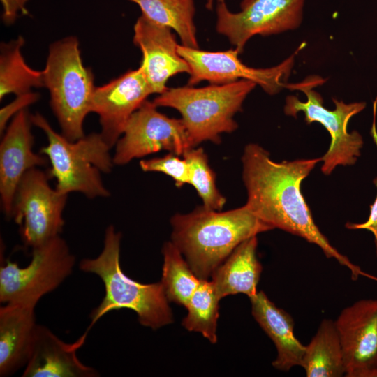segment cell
Listing matches in <instances>:
<instances>
[{"label": "cell", "instance_id": "cell-22", "mask_svg": "<svg viewBox=\"0 0 377 377\" xmlns=\"http://www.w3.org/2000/svg\"><path fill=\"white\" fill-rule=\"evenodd\" d=\"M24 39L19 36L0 48V100L8 94L16 96L31 91L32 88L44 87L43 71L31 68L26 62L22 49Z\"/></svg>", "mask_w": 377, "mask_h": 377}, {"label": "cell", "instance_id": "cell-19", "mask_svg": "<svg viewBox=\"0 0 377 377\" xmlns=\"http://www.w3.org/2000/svg\"><path fill=\"white\" fill-rule=\"evenodd\" d=\"M249 300L254 319L276 348L277 355L272 366L282 371L301 366L305 346L294 334L295 323L291 316L276 306L263 291H258Z\"/></svg>", "mask_w": 377, "mask_h": 377}, {"label": "cell", "instance_id": "cell-29", "mask_svg": "<svg viewBox=\"0 0 377 377\" xmlns=\"http://www.w3.org/2000/svg\"><path fill=\"white\" fill-rule=\"evenodd\" d=\"M374 184L377 188V177L374 179ZM345 226L351 230H367L371 232L374 237L376 253L377 256V195L375 201L370 205V214L368 219L360 223L348 222Z\"/></svg>", "mask_w": 377, "mask_h": 377}, {"label": "cell", "instance_id": "cell-7", "mask_svg": "<svg viewBox=\"0 0 377 377\" xmlns=\"http://www.w3.org/2000/svg\"><path fill=\"white\" fill-rule=\"evenodd\" d=\"M324 82L320 76L310 75L301 82L287 83L286 88L302 91L307 100L303 102L295 96H288L283 111L286 115L295 117L298 112H302L307 124L318 122L328 131L331 142L327 152L321 157V171L329 175L338 165H354L360 156L364 144L362 137L356 131L349 133L347 128L349 120L362 112L366 103H345L343 101L332 98L335 108L327 109L323 105L321 95L314 90L315 87L322 85Z\"/></svg>", "mask_w": 377, "mask_h": 377}, {"label": "cell", "instance_id": "cell-16", "mask_svg": "<svg viewBox=\"0 0 377 377\" xmlns=\"http://www.w3.org/2000/svg\"><path fill=\"white\" fill-rule=\"evenodd\" d=\"M133 43L142 52L140 68L153 94L165 91L168 80L175 75L190 74V66L179 54V44L170 28L141 15L134 25Z\"/></svg>", "mask_w": 377, "mask_h": 377}, {"label": "cell", "instance_id": "cell-1", "mask_svg": "<svg viewBox=\"0 0 377 377\" xmlns=\"http://www.w3.org/2000/svg\"><path fill=\"white\" fill-rule=\"evenodd\" d=\"M321 157L276 162L260 145L249 143L242 156L246 205L261 221L319 246L325 256L348 268L353 280L365 276L377 280L353 264L329 242L316 226L301 191L302 181Z\"/></svg>", "mask_w": 377, "mask_h": 377}, {"label": "cell", "instance_id": "cell-17", "mask_svg": "<svg viewBox=\"0 0 377 377\" xmlns=\"http://www.w3.org/2000/svg\"><path fill=\"white\" fill-rule=\"evenodd\" d=\"M87 331L67 343L49 328L38 325L29 359L22 377H97L98 372L84 364L76 352L85 341Z\"/></svg>", "mask_w": 377, "mask_h": 377}, {"label": "cell", "instance_id": "cell-24", "mask_svg": "<svg viewBox=\"0 0 377 377\" xmlns=\"http://www.w3.org/2000/svg\"><path fill=\"white\" fill-rule=\"evenodd\" d=\"M163 263L161 283L169 302L184 307L198 287L200 280L178 248L171 242L162 247Z\"/></svg>", "mask_w": 377, "mask_h": 377}, {"label": "cell", "instance_id": "cell-2", "mask_svg": "<svg viewBox=\"0 0 377 377\" xmlns=\"http://www.w3.org/2000/svg\"><path fill=\"white\" fill-rule=\"evenodd\" d=\"M171 242L200 279L207 280L246 239L273 228L244 205L226 212L198 206L170 219Z\"/></svg>", "mask_w": 377, "mask_h": 377}, {"label": "cell", "instance_id": "cell-9", "mask_svg": "<svg viewBox=\"0 0 377 377\" xmlns=\"http://www.w3.org/2000/svg\"><path fill=\"white\" fill-rule=\"evenodd\" d=\"M50 178L38 168L28 170L17 187L10 219L19 225L24 244L35 248L60 235L68 195L52 188Z\"/></svg>", "mask_w": 377, "mask_h": 377}, {"label": "cell", "instance_id": "cell-12", "mask_svg": "<svg viewBox=\"0 0 377 377\" xmlns=\"http://www.w3.org/2000/svg\"><path fill=\"white\" fill-rule=\"evenodd\" d=\"M177 51L190 66L189 86L202 81L224 84L244 80L255 82L267 94L274 95L286 88L294 64L293 54L274 67L255 68L242 62L235 48L212 52L178 45Z\"/></svg>", "mask_w": 377, "mask_h": 377}, {"label": "cell", "instance_id": "cell-21", "mask_svg": "<svg viewBox=\"0 0 377 377\" xmlns=\"http://www.w3.org/2000/svg\"><path fill=\"white\" fill-rule=\"evenodd\" d=\"M308 377H341L345 375L341 345L335 325L323 319L307 346L301 366Z\"/></svg>", "mask_w": 377, "mask_h": 377}, {"label": "cell", "instance_id": "cell-11", "mask_svg": "<svg viewBox=\"0 0 377 377\" xmlns=\"http://www.w3.org/2000/svg\"><path fill=\"white\" fill-rule=\"evenodd\" d=\"M305 0H242L240 11L231 12L225 1L216 6V29L242 53L256 35L277 34L302 23Z\"/></svg>", "mask_w": 377, "mask_h": 377}, {"label": "cell", "instance_id": "cell-20", "mask_svg": "<svg viewBox=\"0 0 377 377\" xmlns=\"http://www.w3.org/2000/svg\"><path fill=\"white\" fill-rule=\"evenodd\" d=\"M257 236L246 239L213 273L210 281L221 300L239 293L250 298L258 293L263 267L257 258Z\"/></svg>", "mask_w": 377, "mask_h": 377}, {"label": "cell", "instance_id": "cell-6", "mask_svg": "<svg viewBox=\"0 0 377 377\" xmlns=\"http://www.w3.org/2000/svg\"><path fill=\"white\" fill-rule=\"evenodd\" d=\"M43 76L61 134L71 141L84 137L83 124L91 112L96 86L91 70L83 64L76 37L67 36L50 45Z\"/></svg>", "mask_w": 377, "mask_h": 377}, {"label": "cell", "instance_id": "cell-5", "mask_svg": "<svg viewBox=\"0 0 377 377\" xmlns=\"http://www.w3.org/2000/svg\"><path fill=\"white\" fill-rule=\"evenodd\" d=\"M256 85L241 80L199 88L189 85L168 88L153 103L157 107L174 108L181 114L194 147L205 141L219 144L221 134L238 128L234 117L242 110L244 100Z\"/></svg>", "mask_w": 377, "mask_h": 377}, {"label": "cell", "instance_id": "cell-28", "mask_svg": "<svg viewBox=\"0 0 377 377\" xmlns=\"http://www.w3.org/2000/svg\"><path fill=\"white\" fill-rule=\"evenodd\" d=\"M40 98V94L33 91L17 96L12 102L3 107L0 110V132L5 131L8 121L19 112L25 110Z\"/></svg>", "mask_w": 377, "mask_h": 377}, {"label": "cell", "instance_id": "cell-14", "mask_svg": "<svg viewBox=\"0 0 377 377\" xmlns=\"http://www.w3.org/2000/svg\"><path fill=\"white\" fill-rule=\"evenodd\" d=\"M152 94L140 67L95 87L91 112L98 116L100 133L111 148L122 135L130 117Z\"/></svg>", "mask_w": 377, "mask_h": 377}, {"label": "cell", "instance_id": "cell-15", "mask_svg": "<svg viewBox=\"0 0 377 377\" xmlns=\"http://www.w3.org/2000/svg\"><path fill=\"white\" fill-rule=\"evenodd\" d=\"M32 123L27 109L15 114L0 144V199L2 212L10 219L17 187L29 170L45 165L47 158L33 151Z\"/></svg>", "mask_w": 377, "mask_h": 377}, {"label": "cell", "instance_id": "cell-31", "mask_svg": "<svg viewBox=\"0 0 377 377\" xmlns=\"http://www.w3.org/2000/svg\"><path fill=\"white\" fill-rule=\"evenodd\" d=\"M218 2L225 1V0H216ZM214 0H207L206 3V8L209 10H212L213 7Z\"/></svg>", "mask_w": 377, "mask_h": 377}, {"label": "cell", "instance_id": "cell-30", "mask_svg": "<svg viewBox=\"0 0 377 377\" xmlns=\"http://www.w3.org/2000/svg\"><path fill=\"white\" fill-rule=\"evenodd\" d=\"M3 5V21L6 24H13L19 11L27 13L25 4L28 0H1Z\"/></svg>", "mask_w": 377, "mask_h": 377}, {"label": "cell", "instance_id": "cell-26", "mask_svg": "<svg viewBox=\"0 0 377 377\" xmlns=\"http://www.w3.org/2000/svg\"><path fill=\"white\" fill-rule=\"evenodd\" d=\"M190 168V184L202 200L205 207L221 210L226 199L219 191L216 174L209 164L208 157L202 147L191 148L182 156Z\"/></svg>", "mask_w": 377, "mask_h": 377}, {"label": "cell", "instance_id": "cell-10", "mask_svg": "<svg viewBox=\"0 0 377 377\" xmlns=\"http://www.w3.org/2000/svg\"><path fill=\"white\" fill-rule=\"evenodd\" d=\"M157 108L147 100L130 117L114 145V165H124L161 151L182 156L194 147L182 119L168 117Z\"/></svg>", "mask_w": 377, "mask_h": 377}, {"label": "cell", "instance_id": "cell-3", "mask_svg": "<svg viewBox=\"0 0 377 377\" xmlns=\"http://www.w3.org/2000/svg\"><path fill=\"white\" fill-rule=\"evenodd\" d=\"M121 234L110 225L105 231L103 248L94 258H84L80 269L96 274L105 288L100 304L90 315L89 329L107 313L121 309L135 312L139 323L157 330L173 322L172 310L161 282L142 283L126 276L120 265Z\"/></svg>", "mask_w": 377, "mask_h": 377}, {"label": "cell", "instance_id": "cell-4", "mask_svg": "<svg viewBox=\"0 0 377 377\" xmlns=\"http://www.w3.org/2000/svg\"><path fill=\"white\" fill-rule=\"evenodd\" d=\"M30 119L47 137V145L40 153L50 161L48 174L56 179L55 188L59 192L66 195L78 192L88 198L110 196L101 173L110 172L114 164L110 154L111 147L100 133L71 141L55 131L40 113L30 114Z\"/></svg>", "mask_w": 377, "mask_h": 377}, {"label": "cell", "instance_id": "cell-18", "mask_svg": "<svg viewBox=\"0 0 377 377\" xmlns=\"http://www.w3.org/2000/svg\"><path fill=\"white\" fill-rule=\"evenodd\" d=\"M35 306L6 304L0 308V376H10L26 366L38 325Z\"/></svg>", "mask_w": 377, "mask_h": 377}, {"label": "cell", "instance_id": "cell-25", "mask_svg": "<svg viewBox=\"0 0 377 377\" xmlns=\"http://www.w3.org/2000/svg\"><path fill=\"white\" fill-rule=\"evenodd\" d=\"M220 300L210 280L201 279L185 306L187 314L182 326L190 332H200L210 343H216Z\"/></svg>", "mask_w": 377, "mask_h": 377}, {"label": "cell", "instance_id": "cell-8", "mask_svg": "<svg viewBox=\"0 0 377 377\" xmlns=\"http://www.w3.org/2000/svg\"><path fill=\"white\" fill-rule=\"evenodd\" d=\"M75 257L58 235L32 249L25 267L9 259L0 267V302L35 306L72 273Z\"/></svg>", "mask_w": 377, "mask_h": 377}, {"label": "cell", "instance_id": "cell-13", "mask_svg": "<svg viewBox=\"0 0 377 377\" xmlns=\"http://www.w3.org/2000/svg\"><path fill=\"white\" fill-rule=\"evenodd\" d=\"M347 377H377V300H360L334 321Z\"/></svg>", "mask_w": 377, "mask_h": 377}, {"label": "cell", "instance_id": "cell-27", "mask_svg": "<svg viewBox=\"0 0 377 377\" xmlns=\"http://www.w3.org/2000/svg\"><path fill=\"white\" fill-rule=\"evenodd\" d=\"M169 152L164 156L143 159L140 167L144 172H161L172 177L175 186L181 188L190 184V168L185 158Z\"/></svg>", "mask_w": 377, "mask_h": 377}, {"label": "cell", "instance_id": "cell-23", "mask_svg": "<svg viewBox=\"0 0 377 377\" xmlns=\"http://www.w3.org/2000/svg\"><path fill=\"white\" fill-rule=\"evenodd\" d=\"M136 3L142 15L150 20L175 31L182 45L198 49L194 22V0H128Z\"/></svg>", "mask_w": 377, "mask_h": 377}]
</instances>
